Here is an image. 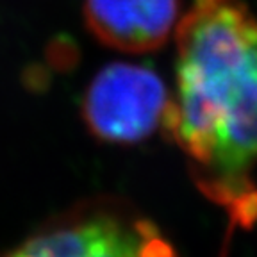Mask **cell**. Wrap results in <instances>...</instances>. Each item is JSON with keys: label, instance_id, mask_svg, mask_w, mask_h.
Segmentation results:
<instances>
[{"label": "cell", "instance_id": "1", "mask_svg": "<svg viewBox=\"0 0 257 257\" xmlns=\"http://www.w3.org/2000/svg\"><path fill=\"white\" fill-rule=\"evenodd\" d=\"M175 29L177 93L161 127L200 191L230 209L255 189L257 18L241 0H193Z\"/></svg>", "mask_w": 257, "mask_h": 257}, {"label": "cell", "instance_id": "2", "mask_svg": "<svg viewBox=\"0 0 257 257\" xmlns=\"http://www.w3.org/2000/svg\"><path fill=\"white\" fill-rule=\"evenodd\" d=\"M166 104V88L154 70L112 63L91 80L82 100V118L98 141L133 145L161 125Z\"/></svg>", "mask_w": 257, "mask_h": 257}, {"label": "cell", "instance_id": "3", "mask_svg": "<svg viewBox=\"0 0 257 257\" xmlns=\"http://www.w3.org/2000/svg\"><path fill=\"white\" fill-rule=\"evenodd\" d=\"M179 0H86L84 18L96 40L120 52L165 47L177 27Z\"/></svg>", "mask_w": 257, "mask_h": 257}]
</instances>
